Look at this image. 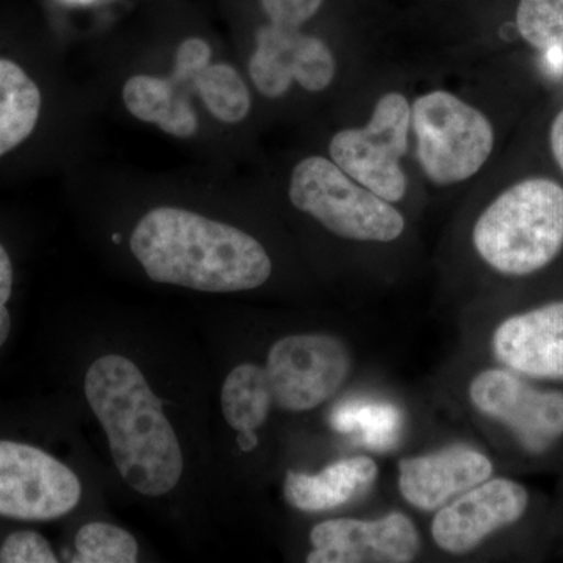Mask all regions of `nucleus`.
<instances>
[{
	"label": "nucleus",
	"instance_id": "nucleus-1",
	"mask_svg": "<svg viewBox=\"0 0 563 563\" xmlns=\"http://www.w3.org/2000/svg\"><path fill=\"white\" fill-rule=\"evenodd\" d=\"M131 250L152 280L198 291L255 290L273 273L272 257L250 233L179 207L144 214Z\"/></svg>",
	"mask_w": 563,
	"mask_h": 563
},
{
	"label": "nucleus",
	"instance_id": "nucleus-2",
	"mask_svg": "<svg viewBox=\"0 0 563 563\" xmlns=\"http://www.w3.org/2000/svg\"><path fill=\"white\" fill-rule=\"evenodd\" d=\"M85 395L124 483L146 496L172 492L184 473V454L139 366L122 355L99 357L85 377Z\"/></svg>",
	"mask_w": 563,
	"mask_h": 563
},
{
	"label": "nucleus",
	"instance_id": "nucleus-3",
	"mask_svg": "<svg viewBox=\"0 0 563 563\" xmlns=\"http://www.w3.org/2000/svg\"><path fill=\"white\" fill-rule=\"evenodd\" d=\"M477 257L507 277L542 272L563 251V187L547 177L517 181L473 225Z\"/></svg>",
	"mask_w": 563,
	"mask_h": 563
},
{
	"label": "nucleus",
	"instance_id": "nucleus-4",
	"mask_svg": "<svg viewBox=\"0 0 563 563\" xmlns=\"http://www.w3.org/2000/svg\"><path fill=\"white\" fill-rule=\"evenodd\" d=\"M288 198L322 228L351 242L393 243L406 231L401 211L321 155L295 166Z\"/></svg>",
	"mask_w": 563,
	"mask_h": 563
},
{
	"label": "nucleus",
	"instance_id": "nucleus-5",
	"mask_svg": "<svg viewBox=\"0 0 563 563\" xmlns=\"http://www.w3.org/2000/svg\"><path fill=\"white\" fill-rule=\"evenodd\" d=\"M412 131L421 172L437 187L472 179L495 147L490 120L450 91H429L415 99Z\"/></svg>",
	"mask_w": 563,
	"mask_h": 563
},
{
	"label": "nucleus",
	"instance_id": "nucleus-6",
	"mask_svg": "<svg viewBox=\"0 0 563 563\" xmlns=\"http://www.w3.org/2000/svg\"><path fill=\"white\" fill-rule=\"evenodd\" d=\"M412 103L402 92L380 96L363 128L343 129L329 143L331 161L347 176L391 203L406 198L402 158L409 152Z\"/></svg>",
	"mask_w": 563,
	"mask_h": 563
},
{
	"label": "nucleus",
	"instance_id": "nucleus-7",
	"mask_svg": "<svg viewBox=\"0 0 563 563\" xmlns=\"http://www.w3.org/2000/svg\"><path fill=\"white\" fill-rule=\"evenodd\" d=\"M265 369L274 407L310 412L331 401L350 379L352 352L331 333H295L269 347Z\"/></svg>",
	"mask_w": 563,
	"mask_h": 563
},
{
	"label": "nucleus",
	"instance_id": "nucleus-8",
	"mask_svg": "<svg viewBox=\"0 0 563 563\" xmlns=\"http://www.w3.org/2000/svg\"><path fill=\"white\" fill-rule=\"evenodd\" d=\"M80 496L79 477L65 463L31 444L0 440V517L57 520Z\"/></svg>",
	"mask_w": 563,
	"mask_h": 563
},
{
	"label": "nucleus",
	"instance_id": "nucleus-9",
	"mask_svg": "<svg viewBox=\"0 0 563 563\" xmlns=\"http://www.w3.org/2000/svg\"><path fill=\"white\" fill-rule=\"evenodd\" d=\"M466 396L481 417L501 422L537 453L563 437V391L533 387L504 366L474 374Z\"/></svg>",
	"mask_w": 563,
	"mask_h": 563
},
{
	"label": "nucleus",
	"instance_id": "nucleus-10",
	"mask_svg": "<svg viewBox=\"0 0 563 563\" xmlns=\"http://www.w3.org/2000/svg\"><path fill=\"white\" fill-rule=\"evenodd\" d=\"M335 74V55L318 36L272 22L255 33L250 76L265 98H284L295 81L309 92L328 90Z\"/></svg>",
	"mask_w": 563,
	"mask_h": 563
},
{
	"label": "nucleus",
	"instance_id": "nucleus-11",
	"mask_svg": "<svg viewBox=\"0 0 563 563\" xmlns=\"http://www.w3.org/2000/svg\"><path fill=\"white\" fill-rule=\"evenodd\" d=\"M528 506L525 485L492 476L435 510L432 542L444 554L473 553L493 533L520 521Z\"/></svg>",
	"mask_w": 563,
	"mask_h": 563
},
{
	"label": "nucleus",
	"instance_id": "nucleus-12",
	"mask_svg": "<svg viewBox=\"0 0 563 563\" xmlns=\"http://www.w3.org/2000/svg\"><path fill=\"white\" fill-rule=\"evenodd\" d=\"M309 563H410L422 540L409 515L390 512L374 520L333 518L313 526Z\"/></svg>",
	"mask_w": 563,
	"mask_h": 563
},
{
	"label": "nucleus",
	"instance_id": "nucleus-13",
	"mask_svg": "<svg viewBox=\"0 0 563 563\" xmlns=\"http://www.w3.org/2000/svg\"><path fill=\"white\" fill-rule=\"evenodd\" d=\"M490 350L520 376L563 380V301L507 317L493 331Z\"/></svg>",
	"mask_w": 563,
	"mask_h": 563
},
{
	"label": "nucleus",
	"instance_id": "nucleus-14",
	"mask_svg": "<svg viewBox=\"0 0 563 563\" xmlns=\"http://www.w3.org/2000/svg\"><path fill=\"white\" fill-rule=\"evenodd\" d=\"M495 466L487 454L466 444L412 455L398 463V490L404 501L421 512L444 504L490 479Z\"/></svg>",
	"mask_w": 563,
	"mask_h": 563
},
{
	"label": "nucleus",
	"instance_id": "nucleus-15",
	"mask_svg": "<svg viewBox=\"0 0 563 563\" xmlns=\"http://www.w3.org/2000/svg\"><path fill=\"white\" fill-rule=\"evenodd\" d=\"M379 465L369 455H351L329 463L320 473L288 472L284 498L292 509L307 514L329 512L346 506L373 487Z\"/></svg>",
	"mask_w": 563,
	"mask_h": 563
},
{
	"label": "nucleus",
	"instance_id": "nucleus-16",
	"mask_svg": "<svg viewBox=\"0 0 563 563\" xmlns=\"http://www.w3.org/2000/svg\"><path fill=\"white\" fill-rule=\"evenodd\" d=\"M122 101L136 120L158 125L176 139H191L198 132L195 110L177 92V84L172 77L133 76L122 88Z\"/></svg>",
	"mask_w": 563,
	"mask_h": 563
},
{
	"label": "nucleus",
	"instance_id": "nucleus-17",
	"mask_svg": "<svg viewBox=\"0 0 563 563\" xmlns=\"http://www.w3.org/2000/svg\"><path fill=\"white\" fill-rule=\"evenodd\" d=\"M38 85L20 65L0 58V157L35 131L41 113Z\"/></svg>",
	"mask_w": 563,
	"mask_h": 563
},
{
	"label": "nucleus",
	"instance_id": "nucleus-18",
	"mask_svg": "<svg viewBox=\"0 0 563 563\" xmlns=\"http://www.w3.org/2000/svg\"><path fill=\"white\" fill-rule=\"evenodd\" d=\"M221 406L225 421L236 432L261 429L274 407L266 369L254 363L235 366L222 385Z\"/></svg>",
	"mask_w": 563,
	"mask_h": 563
},
{
	"label": "nucleus",
	"instance_id": "nucleus-19",
	"mask_svg": "<svg viewBox=\"0 0 563 563\" xmlns=\"http://www.w3.org/2000/svg\"><path fill=\"white\" fill-rule=\"evenodd\" d=\"M201 101L214 120L224 124H240L250 117L252 98L246 81L239 70L225 63H214L192 79Z\"/></svg>",
	"mask_w": 563,
	"mask_h": 563
},
{
	"label": "nucleus",
	"instance_id": "nucleus-20",
	"mask_svg": "<svg viewBox=\"0 0 563 563\" xmlns=\"http://www.w3.org/2000/svg\"><path fill=\"white\" fill-rule=\"evenodd\" d=\"M139 561V543L131 532L118 526L88 523L81 526L76 537V563H135Z\"/></svg>",
	"mask_w": 563,
	"mask_h": 563
},
{
	"label": "nucleus",
	"instance_id": "nucleus-21",
	"mask_svg": "<svg viewBox=\"0 0 563 563\" xmlns=\"http://www.w3.org/2000/svg\"><path fill=\"white\" fill-rule=\"evenodd\" d=\"M515 27L536 51H563V0H518Z\"/></svg>",
	"mask_w": 563,
	"mask_h": 563
},
{
	"label": "nucleus",
	"instance_id": "nucleus-22",
	"mask_svg": "<svg viewBox=\"0 0 563 563\" xmlns=\"http://www.w3.org/2000/svg\"><path fill=\"white\" fill-rule=\"evenodd\" d=\"M49 542L40 533L21 531L7 537L0 548V563H57Z\"/></svg>",
	"mask_w": 563,
	"mask_h": 563
},
{
	"label": "nucleus",
	"instance_id": "nucleus-23",
	"mask_svg": "<svg viewBox=\"0 0 563 563\" xmlns=\"http://www.w3.org/2000/svg\"><path fill=\"white\" fill-rule=\"evenodd\" d=\"M325 0H261L266 20L282 27L302 29L324 7Z\"/></svg>",
	"mask_w": 563,
	"mask_h": 563
},
{
	"label": "nucleus",
	"instance_id": "nucleus-24",
	"mask_svg": "<svg viewBox=\"0 0 563 563\" xmlns=\"http://www.w3.org/2000/svg\"><path fill=\"white\" fill-rule=\"evenodd\" d=\"M211 58V47L206 40L188 38L176 52V66L173 76L181 81H192Z\"/></svg>",
	"mask_w": 563,
	"mask_h": 563
},
{
	"label": "nucleus",
	"instance_id": "nucleus-25",
	"mask_svg": "<svg viewBox=\"0 0 563 563\" xmlns=\"http://www.w3.org/2000/svg\"><path fill=\"white\" fill-rule=\"evenodd\" d=\"M13 288V266L9 252L0 244V309H5Z\"/></svg>",
	"mask_w": 563,
	"mask_h": 563
},
{
	"label": "nucleus",
	"instance_id": "nucleus-26",
	"mask_svg": "<svg viewBox=\"0 0 563 563\" xmlns=\"http://www.w3.org/2000/svg\"><path fill=\"white\" fill-rule=\"evenodd\" d=\"M550 147L554 162L563 173V109L555 114L550 129Z\"/></svg>",
	"mask_w": 563,
	"mask_h": 563
},
{
	"label": "nucleus",
	"instance_id": "nucleus-27",
	"mask_svg": "<svg viewBox=\"0 0 563 563\" xmlns=\"http://www.w3.org/2000/svg\"><path fill=\"white\" fill-rule=\"evenodd\" d=\"M236 440H239L240 448H242L244 453H250L258 443L257 435H255L254 431L239 432Z\"/></svg>",
	"mask_w": 563,
	"mask_h": 563
},
{
	"label": "nucleus",
	"instance_id": "nucleus-28",
	"mask_svg": "<svg viewBox=\"0 0 563 563\" xmlns=\"http://www.w3.org/2000/svg\"><path fill=\"white\" fill-rule=\"evenodd\" d=\"M11 320L9 309H0V347L7 342L10 335Z\"/></svg>",
	"mask_w": 563,
	"mask_h": 563
}]
</instances>
